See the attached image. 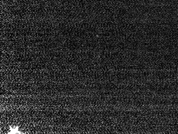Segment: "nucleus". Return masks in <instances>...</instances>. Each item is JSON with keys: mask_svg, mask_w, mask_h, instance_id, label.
Here are the masks:
<instances>
[{"mask_svg": "<svg viewBox=\"0 0 178 134\" xmlns=\"http://www.w3.org/2000/svg\"><path fill=\"white\" fill-rule=\"evenodd\" d=\"M19 132L18 129L16 127H15V128H12L11 129H10L9 134H19Z\"/></svg>", "mask_w": 178, "mask_h": 134, "instance_id": "nucleus-1", "label": "nucleus"}]
</instances>
